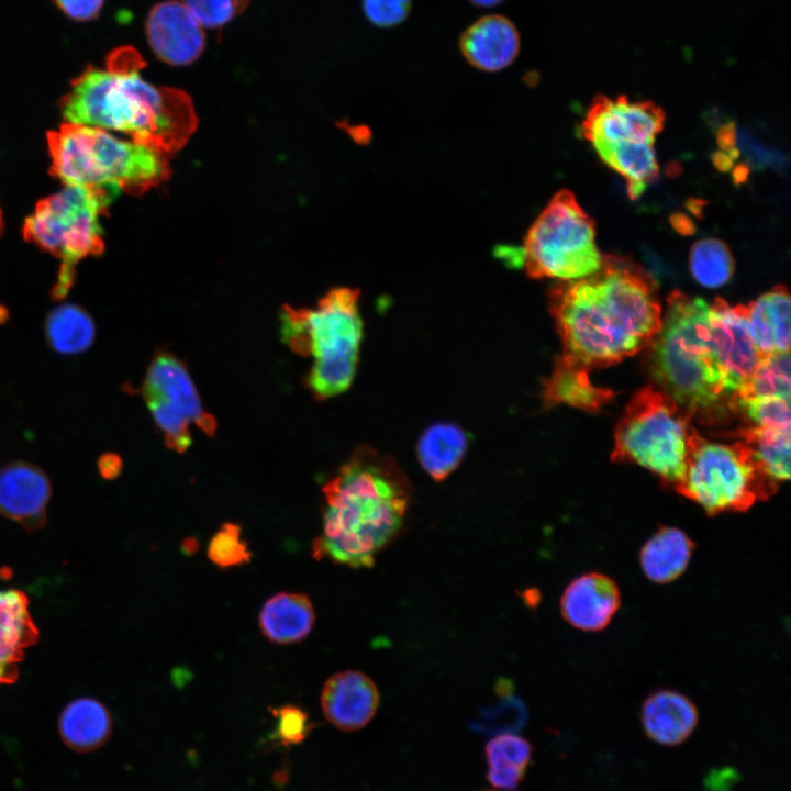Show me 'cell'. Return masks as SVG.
I'll return each instance as SVG.
<instances>
[{"mask_svg":"<svg viewBox=\"0 0 791 791\" xmlns=\"http://www.w3.org/2000/svg\"><path fill=\"white\" fill-rule=\"evenodd\" d=\"M549 310L561 338L559 358L587 370L648 347L662 323L654 280L614 255H602L594 274L553 287Z\"/></svg>","mask_w":791,"mask_h":791,"instance_id":"cell-1","label":"cell"},{"mask_svg":"<svg viewBox=\"0 0 791 791\" xmlns=\"http://www.w3.org/2000/svg\"><path fill=\"white\" fill-rule=\"evenodd\" d=\"M144 65L136 49L122 46L104 68L88 66L62 99L65 123L124 133L165 155L181 148L197 125L191 99L143 79Z\"/></svg>","mask_w":791,"mask_h":791,"instance_id":"cell-2","label":"cell"},{"mask_svg":"<svg viewBox=\"0 0 791 791\" xmlns=\"http://www.w3.org/2000/svg\"><path fill=\"white\" fill-rule=\"evenodd\" d=\"M323 493V527L313 542V556L364 568L401 532L411 487L392 458L359 447Z\"/></svg>","mask_w":791,"mask_h":791,"instance_id":"cell-3","label":"cell"},{"mask_svg":"<svg viewBox=\"0 0 791 791\" xmlns=\"http://www.w3.org/2000/svg\"><path fill=\"white\" fill-rule=\"evenodd\" d=\"M661 327L649 344V368L662 392L691 416L713 420L735 411L736 394L713 353L710 305L673 291Z\"/></svg>","mask_w":791,"mask_h":791,"instance_id":"cell-4","label":"cell"},{"mask_svg":"<svg viewBox=\"0 0 791 791\" xmlns=\"http://www.w3.org/2000/svg\"><path fill=\"white\" fill-rule=\"evenodd\" d=\"M47 144L52 174L65 186L144 193L169 175L164 153L105 130L64 123Z\"/></svg>","mask_w":791,"mask_h":791,"instance_id":"cell-5","label":"cell"},{"mask_svg":"<svg viewBox=\"0 0 791 791\" xmlns=\"http://www.w3.org/2000/svg\"><path fill=\"white\" fill-rule=\"evenodd\" d=\"M120 192L110 188L64 186L41 200L26 218V241L60 260L52 297L64 299L75 283V266L103 250L101 216Z\"/></svg>","mask_w":791,"mask_h":791,"instance_id":"cell-6","label":"cell"},{"mask_svg":"<svg viewBox=\"0 0 791 791\" xmlns=\"http://www.w3.org/2000/svg\"><path fill=\"white\" fill-rule=\"evenodd\" d=\"M691 417L665 392L638 390L616 425L612 460L643 466L676 489L686 472Z\"/></svg>","mask_w":791,"mask_h":791,"instance_id":"cell-7","label":"cell"},{"mask_svg":"<svg viewBox=\"0 0 791 791\" xmlns=\"http://www.w3.org/2000/svg\"><path fill=\"white\" fill-rule=\"evenodd\" d=\"M777 486L740 439L734 444L710 442L692 430L686 472L676 490L708 514L748 510L756 501L768 499Z\"/></svg>","mask_w":791,"mask_h":791,"instance_id":"cell-8","label":"cell"},{"mask_svg":"<svg viewBox=\"0 0 791 791\" xmlns=\"http://www.w3.org/2000/svg\"><path fill=\"white\" fill-rule=\"evenodd\" d=\"M594 227L573 193L560 190L527 231L519 264L532 278L568 281L588 277L602 263Z\"/></svg>","mask_w":791,"mask_h":791,"instance_id":"cell-9","label":"cell"},{"mask_svg":"<svg viewBox=\"0 0 791 791\" xmlns=\"http://www.w3.org/2000/svg\"><path fill=\"white\" fill-rule=\"evenodd\" d=\"M358 298L357 289L339 287L315 309H305L309 355L314 357L307 386L317 400L344 392L354 378L363 331Z\"/></svg>","mask_w":791,"mask_h":791,"instance_id":"cell-10","label":"cell"},{"mask_svg":"<svg viewBox=\"0 0 791 791\" xmlns=\"http://www.w3.org/2000/svg\"><path fill=\"white\" fill-rule=\"evenodd\" d=\"M664 124V111L650 101L599 97L591 104L581 132L592 146L624 142L654 144Z\"/></svg>","mask_w":791,"mask_h":791,"instance_id":"cell-11","label":"cell"},{"mask_svg":"<svg viewBox=\"0 0 791 791\" xmlns=\"http://www.w3.org/2000/svg\"><path fill=\"white\" fill-rule=\"evenodd\" d=\"M708 321L713 353L737 396L762 357L748 332L746 305L732 307L717 298Z\"/></svg>","mask_w":791,"mask_h":791,"instance_id":"cell-12","label":"cell"},{"mask_svg":"<svg viewBox=\"0 0 791 791\" xmlns=\"http://www.w3.org/2000/svg\"><path fill=\"white\" fill-rule=\"evenodd\" d=\"M145 33L154 54L172 66L196 62L205 47L202 26L182 2L176 0L159 2L151 9Z\"/></svg>","mask_w":791,"mask_h":791,"instance_id":"cell-13","label":"cell"},{"mask_svg":"<svg viewBox=\"0 0 791 791\" xmlns=\"http://www.w3.org/2000/svg\"><path fill=\"white\" fill-rule=\"evenodd\" d=\"M141 393L143 398H156L166 402L207 435L215 434V419L204 411L185 364L169 352L158 350L153 356Z\"/></svg>","mask_w":791,"mask_h":791,"instance_id":"cell-14","label":"cell"},{"mask_svg":"<svg viewBox=\"0 0 791 791\" xmlns=\"http://www.w3.org/2000/svg\"><path fill=\"white\" fill-rule=\"evenodd\" d=\"M52 495L48 476L36 465L15 460L0 468V514L34 530L46 520Z\"/></svg>","mask_w":791,"mask_h":791,"instance_id":"cell-15","label":"cell"},{"mask_svg":"<svg viewBox=\"0 0 791 791\" xmlns=\"http://www.w3.org/2000/svg\"><path fill=\"white\" fill-rule=\"evenodd\" d=\"M621 605V592L608 575L586 572L566 587L560 599L561 615L567 623L583 632L605 628Z\"/></svg>","mask_w":791,"mask_h":791,"instance_id":"cell-16","label":"cell"},{"mask_svg":"<svg viewBox=\"0 0 791 791\" xmlns=\"http://www.w3.org/2000/svg\"><path fill=\"white\" fill-rule=\"evenodd\" d=\"M379 692L364 672L345 670L326 680L321 706L326 720L336 728L353 732L367 725L377 712Z\"/></svg>","mask_w":791,"mask_h":791,"instance_id":"cell-17","label":"cell"},{"mask_svg":"<svg viewBox=\"0 0 791 791\" xmlns=\"http://www.w3.org/2000/svg\"><path fill=\"white\" fill-rule=\"evenodd\" d=\"M466 60L484 71L508 67L520 51V35L515 25L499 14L484 15L469 25L460 38Z\"/></svg>","mask_w":791,"mask_h":791,"instance_id":"cell-18","label":"cell"},{"mask_svg":"<svg viewBox=\"0 0 791 791\" xmlns=\"http://www.w3.org/2000/svg\"><path fill=\"white\" fill-rule=\"evenodd\" d=\"M37 638L25 593L16 589L0 590V684L18 679L24 653Z\"/></svg>","mask_w":791,"mask_h":791,"instance_id":"cell-19","label":"cell"},{"mask_svg":"<svg viewBox=\"0 0 791 791\" xmlns=\"http://www.w3.org/2000/svg\"><path fill=\"white\" fill-rule=\"evenodd\" d=\"M695 704L683 693L661 689L648 695L642 705V724L647 736L662 746L684 742L698 725Z\"/></svg>","mask_w":791,"mask_h":791,"instance_id":"cell-20","label":"cell"},{"mask_svg":"<svg viewBox=\"0 0 791 791\" xmlns=\"http://www.w3.org/2000/svg\"><path fill=\"white\" fill-rule=\"evenodd\" d=\"M749 335L761 356L790 350L791 303L778 286L746 305Z\"/></svg>","mask_w":791,"mask_h":791,"instance_id":"cell-21","label":"cell"},{"mask_svg":"<svg viewBox=\"0 0 791 791\" xmlns=\"http://www.w3.org/2000/svg\"><path fill=\"white\" fill-rule=\"evenodd\" d=\"M315 622L313 604L308 595L279 592L263 605L258 623L263 635L271 643L290 645L303 640Z\"/></svg>","mask_w":791,"mask_h":791,"instance_id":"cell-22","label":"cell"},{"mask_svg":"<svg viewBox=\"0 0 791 791\" xmlns=\"http://www.w3.org/2000/svg\"><path fill=\"white\" fill-rule=\"evenodd\" d=\"M694 547V542L684 531L661 526L640 548L642 571L651 582H672L687 570Z\"/></svg>","mask_w":791,"mask_h":791,"instance_id":"cell-23","label":"cell"},{"mask_svg":"<svg viewBox=\"0 0 791 791\" xmlns=\"http://www.w3.org/2000/svg\"><path fill=\"white\" fill-rule=\"evenodd\" d=\"M614 393L610 389L594 386L589 370L559 357L555 360L552 375L544 381L545 406L567 404L587 412H598Z\"/></svg>","mask_w":791,"mask_h":791,"instance_id":"cell-24","label":"cell"},{"mask_svg":"<svg viewBox=\"0 0 791 791\" xmlns=\"http://www.w3.org/2000/svg\"><path fill=\"white\" fill-rule=\"evenodd\" d=\"M112 728L111 716L105 706L91 698H78L68 703L59 717L63 740L77 750H90L101 746Z\"/></svg>","mask_w":791,"mask_h":791,"instance_id":"cell-25","label":"cell"},{"mask_svg":"<svg viewBox=\"0 0 791 791\" xmlns=\"http://www.w3.org/2000/svg\"><path fill=\"white\" fill-rule=\"evenodd\" d=\"M654 144L615 143L593 146L599 157L626 181L628 197L637 199L658 178Z\"/></svg>","mask_w":791,"mask_h":791,"instance_id":"cell-26","label":"cell"},{"mask_svg":"<svg viewBox=\"0 0 791 791\" xmlns=\"http://www.w3.org/2000/svg\"><path fill=\"white\" fill-rule=\"evenodd\" d=\"M96 334V323L90 313L75 303L56 307L44 321L45 341L52 350L60 355H78L88 350Z\"/></svg>","mask_w":791,"mask_h":791,"instance_id":"cell-27","label":"cell"},{"mask_svg":"<svg viewBox=\"0 0 791 791\" xmlns=\"http://www.w3.org/2000/svg\"><path fill=\"white\" fill-rule=\"evenodd\" d=\"M466 448L467 436L459 426L438 423L422 434L417 444V456L425 471L441 481L457 468Z\"/></svg>","mask_w":791,"mask_h":791,"instance_id":"cell-28","label":"cell"},{"mask_svg":"<svg viewBox=\"0 0 791 791\" xmlns=\"http://www.w3.org/2000/svg\"><path fill=\"white\" fill-rule=\"evenodd\" d=\"M532 756L530 743L515 734L493 737L486 745L488 779L499 789L512 790L523 779Z\"/></svg>","mask_w":791,"mask_h":791,"instance_id":"cell-29","label":"cell"},{"mask_svg":"<svg viewBox=\"0 0 791 791\" xmlns=\"http://www.w3.org/2000/svg\"><path fill=\"white\" fill-rule=\"evenodd\" d=\"M740 441L761 471L777 483L790 477V431L753 426L739 432Z\"/></svg>","mask_w":791,"mask_h":791,"instance_id":"cell-30","label":"cell"},{"mask_svg":"<svg viewBox=\"0 0 791 791\" xmlns=\"http://www.w3.org/2000/svg\"><path fill=\"white\" fill-rule=\"evenodd\" d=\"M693 278L706 288L725 285L734 272V259L725 243L717 238L698 241L689 258Z\"/></svg>","mask_w":791,"mask_h":791,"instance_id":"cell-31","label":"cell"},{"mask_svg":"<svg viewBox=\"0 0 791 791\" xmlns=\"http://www.w3.org/2000/svg\"><path fill=\"white\" fill-rule=\"evenodd\" d=\"M790 353H773L761 357L736 399L777 396L790 400Z\"/></svg>","mask_w":791,"mask_h":791,"instance_id":"cell-32","label":"cell"},{"mask_svg":"<svg viewBox=\"0 0 791 791\" xmlns=\"http://www.w3.org/2000/svg\"><path fill=\"white\" fill-rule=\"evenodd\" d=\"M501 686L499 701L483 710L474 723L476 731L498 736L514 734L524 725L527 713L523 702L510 691V687L504 690Z\"/></svg>","mask_w":791,"mask_h":791,"instance_id":"cell-33","label":"cell"},{"mask_svg":"<svg viewBox=\"0 0 791 791\" xmlns=\"http://www.w3.org/2000/svg\"><path fill=\"white\" fill-rule=\"evenodd\" d=\"M742 411L754 426L791 431L790 400L777 396L738 398L735 411Z\"/></svg>","mask_w":791,"mask_h":791,"instance_id":"cell-34","label":"cell"},{"mask_svg":"<svg viewBox=\"0 0 791 791\" xmlns=\"http://www.w3.org/2000/svg\"><path fill=\"white\" fill-rule=\"evenodd\" d=\"M207 554L209 559L220 568L244 565L252 558L247 543L242 538L241 526L226 522L212 536Z\"/></svg>","mask_w":791,"mask_h":791,"instance_id":"cell-35","label":"cell"},{"mask_svg":"<svg viewBox=\"0 0 791 791\" xmlns=\"http://www.w3.org/2000/svg\"><path fill=\"white\" fill-rule=\"evenodd\" d=\"M153 420L165 434L169 448L182 453L191 445L190 422L176 409L156 398H144Z\"/></svg>","mask_w":791,"mask_h":791,"instance_id":"cell-36","label":"cell"},{"mask_svg":"<svg viewBox=\"0 0 791 791\" xmlns=\"http://www.w3.org/2000/svg\"><path fill=\"white\" fill-rule=\"evenodd\" d=\"M250 0H182L202 27L220 30L239 15Z\"/></svg>","mask_w":791,"mask_h":791,"instance_id":"cell-37","label":"cell"},{"mask_svg":"<svg viewBox=\"0 0 791 791\" xmlns=\"http://www.w3.org/2000/svg\"><path fill=\"white\" fill-rule=\"evenodd\" d=\"M277 717V734L285 745L302 742L311 729L308 713L301 708L287 704L274 710Z\"/></svg>","mask_w":791,"mask_h":791,"instance_id":"cell-38","label":"cell"},{"mask_svg":"<svg viewBox=\"0 0 791 791\" xmlns=\"http://www.w3.org/2000/svg\"><path fill=\"white\" fill-rule=\"evenodd\" d=\"M411 0H363L367 19L381 27L394 26L409 14Z\"/></svg>","mask_w":791,"mask_h":791,"instance_id":"cell-39","label":"cell"},{"mask_svg":"<svg viewBox=\"0 0 791 791\" xmlns=\"http://www.w3.org/2000/svg\"><path fill=\"white\" fill-rule=\"evenodd\" d=\"M737 141H739L749 163L758 167H779L783 166L784 158L781 153L769 149L759 142L751 138L747 133L737 131Z\"/></svg>","mask_w":791,"mask_h":791,"instance_id":"cell-40","label":"cell"},{"mask_svg":"<svg viewBox=\"0 0 791 791\" xmlns=\"http://www.w3.org/2000/svg\"><path fill=\"white\" fill-rule=\"evenodd\" d=\"M62 12L71 20L87 22L96 19L104 0H54Z\"/></svg>","mask_w":791,"mask_h":791,"instance_id":"cell-41","label":"cell"},{"mask_svg":"<svg viewBox=\"0 0 791 791\" xmlns=\"http://www.w3.org/2000/svg\"><path fill=\"white\" fill-rule=\"evenodd\" d=\"M717 144L720 147V151L727 153L731 155L735 160L739 156V149H738V141H737V130L734 125V123H725L723 124L718 132H717Z\"/></svg>","mask_w":791,"mask_h":791,"instance_id":"cell-42","label":"cell"},{"mask_svg":"<svg viewBox=\"0 0 791 791\" xmlns=\"http://www.w3.org/2000/svg\"><path fill=\"white\" fill-rule=\"evenodd\" d=\"M122 459L113 453L103 454L98 460V469L100 475L105 479H114L122 471Z\"/></svg>","mask_w":791,"mask_h":791,"instance_id":"cell-43","label":"cell"},{"mask_svg":"<svg viewBox=\"0 0 791 791\" xmlns=\"http://www.w3.org/2000/svg\"><path fill=\"white\" fill-rule=\"evenodd\" d=\"M670 222L672 226L683 235H690L694 233L693 222L683 213H673L670 216Z\"/></svg>","mask_w":791,"mask_h":791,"instance_id":"cell-44","label":"cell"},{"mask_svg":"<svg viewBox=\"0 0 791 791\" xmlns=\"http://www.w3.org/2000/svg\"><path fill=\"white\" fill-rule=\"evenodd\" d=\"M714 166L721 171H728L733 168L735 159L722 151L715 152L712 156Z\"/></svg>","mask_w":791,"mask_h":791,"instance_id":"cell-45","label":"cell"},{"mask_svg":"<svg viewBox=\"0 0 791 791\" xmlns=\"http://www.w3.org/2000/svg\"><path fill=\"white\" fill-rule=\"evenodd\" d=\"M749 174V166L747 164H739L733 169V180L735 183L745 182Z\"/></svg>","mask_w":791,"mask_h":791,"instance_id":"cell-46","label":"cell"},{"mask_svg":"<svg viewBox=\"0 0 791 791\" xmlns=\"http://www.w3.org/2000/svg\"><path fill=\"white\" fill-rule=\"evenodd\" d=\"M199 548V543L194 537H187L181 543V549L185 554L192 555Z\"/></svg>","mask_w":791,"mask_h":791,"instance_id":"cell-47","label":"cell"},{"mask_svg":"<svg viewBox=\"0 0 791 791\" xmlns=\"http://www.w3.org/2000/svg\"><path fill=\"white\" fill-rule=\"evenodd\" d=\"M469 1L478 7L489 8V7H494L504 0H469Z\"/></svg>","mask_w":791,"mask_h":791,"instance_id":"cell-48","label":"cell"},{"mask_svg":"<svg viewBox=\"0 0 791 791\" xmlns=\"http://www.w3.org/2000/svg\"><path fill=\"white\" fill-rule=\"evenodd\" d=\"M2 230V216H1V210H0V232Z\"/></svg>","mask_w":791,"mask_h":791,"instance_id":"cell-49","label":"cell"},{"mask_svg":"<svg viewBox=\"0 0 791 791\" xmlns=\"http://www.w3.org/2000/svg\"><path fill=\"white\" fill-rule=\"evenodd\" d=\"M504 791H508V790H504ZM509 791H510V790H509Z\"/></svg>","mask_w":791,"mask_h":791,"instance_id":"cell-50","label":"cell"}]
</instances>
